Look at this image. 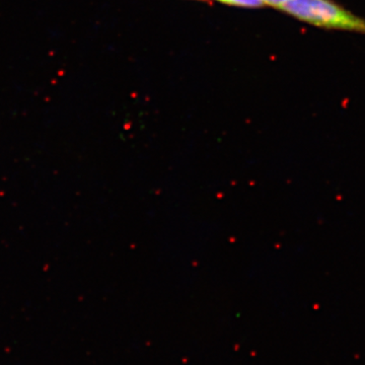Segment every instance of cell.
Listing matches in <instances>:
<instances>
[{"label": "cell", "instance_id": "2", "mask_svg": "<svg viewBox=\"0 0 365 365\" xmlns=\"http://www.w3.org/2000/svg\"><path fill=\"white\" fill-rule=\"evenodd\" d=\"M227 6L245 7V9H258L264 6L260 0H216Z\"/></svg>", "mask_w": 365, "mask_h": 365}, {"label": "cell", "instance_id": "1", "mask_svg": "<svg viewBox=\"0 0 365 365\" xmlns=\"http://www.w3.org/2000/svg\"><path fill=\"white\" fill-rule=\"evenodd\" d=\"M309 25L365 34V20L330 0H290L281 9Z\"/></svg>", "mask_w": 365, "mask_h": 365}, {"label": "cell", "instance_id": "3", "mask_svg": "<svg viewBox=\"0 0 365 365\" xmlns=\"http://www.w3.org/2000/svg\"><path fill=\"white\" fill-rule=\"evenodd\" d=\"M263 6L274 7V9H281L285 4H288L290 0H260Z\"/></svg>", "mask_w": 365, "mask_h": 365}]
</instances>
